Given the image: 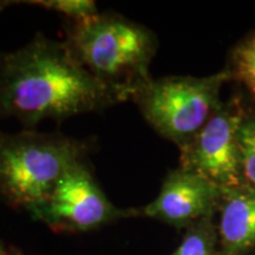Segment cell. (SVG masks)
<instances>
[{
    "label": "cell",
    "mask_w": 255,
    "mask_h": 255,
    "mask_svg": "<svg viewBox=\"0 0 255 255\" xmlns=\"http://www.w3.org/2000/svg\"><path fill=\"white\" fill-rule=\"evenodd\" d=\"M73 56L65 41L37 34L12 52H0V120L31 127L119 104Z\"/></svg>",
    "instance_id": "cell-1"
},
{
    "label": "cell",
    "mask_w": 255,
    "mask_h": 255,
    "mask_svg": "<svg viewBox=\"0 0 255 255\" xmlns=\"http://www.w3.org/2000/svg\"><path fill=\"white\" fill-rule=\"evenodd\" d=\"M65 43L73 56L121 102L152 78L149 66L157 39L141 24L115 13H98L72 21Z\"/></svg>",
    "instance_id": "cell-2"
},
{
    "label": "cell",
    "mask_w": 255,
    "mask_h": 255,
    "mask_svg": "<svg viewBox=\"0 0 255 255\" xmlns=\"http://www.w3.org/2000/svg\"><path fill=\"white\" fill-rule=\"evenodd\" d=\"M88 149L81 139L59 133L0 132V195L31 214L72 165L85 161Z\"/></svg>",
    "instance_id": "cell-3"
},
{
    "label": "cell",
    "mask_w": 255,
    "mask_h": 255,
    "mask_svg": "<svg viewBox=\"0 0 255 255\" xmlns=\"http://www.w3.org/2000/svg\"><path fill=\"white\" fill-rule=\"evenodd\" d=\"M228 81L227 69L206 77L151 78L131 100L156 132L181 148L219 109L221 89Z\"/></svg>",
    "instance_id": "cell-4"
},
{
    "label": "cell",
    "mask_w": 255,
    "mask_h": 255,
    "mask_svg": "<svg viewBox=\"0 0 255 255\" xmlns=\"http://www.w3.org/2000/svg\"><path fill=\"white\" fill-rule=\"evenodd\" d=\"M247 107L240 96L222 102L202 129L180 149V167L220 188L242 186L239 132Z\"/></svg>",
    "instance_id": "cell-5"
},
{
    "label": "cell",
    "mask_w": 255,
    "mask_h": 255,
    "mask_svg": "<svg viewBox=\"0 0 255 255\" xmlns=\"http://www.w3.org/2000/svg\"><path fill=\"white\" fill-rule=\"evenodd\" d=\"M31 215L55 232L83 233L131 216V209L123 210L113 205L96 182L90 168L82 161L60 177Z\"/></svg>",
    "instance_id": "cell-6"
},
{
    "label": "cell",
    "mask_w": 255,
    "mask_h": 255,
    "mask_svg": "<svg viewBox=\"0 0 255 255\" xmlns=\"http://www.w3.org/2000/svg\"><path fill=\"white\" fill-rule=\"evenodd\" d=\"M222 188L190 169L178 167L167 175L154 201L131 215L144 216L174 226L190 228L219 210Z\"/></svg>",
    "instance_id": "cell-7"
},
{
    "label": "cell",
    "mask_w": 255,
    "mask_h": 255,
    "mask_svg": "<svg viewBox=\"0 0 255 255\" xmlns=\"http://www.w3.org/2000/svg\"><path fill=\"white\" fill-rule=\"evenodd\" d=\"M218 213L219 255L255 254V189L222 188Z\"/></svg>",
    "instance_id": "cell-8"
},
{
    "label": "cell",
    "mask_w": 255,
    "mask_h": 255,
    "mask_svg": "<svg viewBox=\"0 0 255 255\" xmlns=\"http://www.w3.org/2000/svg\"><path fill=\"white\" fill-rule=\"evenodd\" d=\"M173 255H219V241L214 216L187 229Z\"/></svg>",
    "instance_id": "cell-9"
},
{
    "label": "cell",
    "mask_w": 255,
    "mask_h": 255,
    "mask_svg": "<svg viewBox=\"0 0 255 255\" xmlns=\"http://www.w3.org/2000/svg\"><path fill=\"white\" fill-rule=\"evenodd\" d=\"M227 70L232 81H237L255 98V32L248 34L232 51Z\"/></svg>",
    "instance_id": "cell-10"
},
{
    "label": "cell",
    "mask_w": 255,
    "mask_h": 255,
    "mask_svg": "<svg viewBox=\"0 0 255 255\" xmlns=\"http://www.w3.org/2000/svg\"><path fill=\"white\" fill-rule=\"evenodd\" d=\"M242 181L255 189V108L247 107L239 132Z\"/></svg>",
    "instance_id": "cell-11"
},
{
    "label": "cell",
    "mask_w": 255,
    "mask_h": 255,
    "mask_svg": "<svg viewBox=\"0 0 255 255\" xmlns=\"http://www.w3.org/2000/svg\"><path fill=\"white\" fill-rule=\"evenodd\" d=\"M24 4L46 8L57 12L71 19V21H82L98 14L97 6L90 0H34V1H21Z\"/></svg>",
    "instance_id": "cell-12"
},
{
    "label": "cell",
    "mask_w": 255,
    "mask_h": 255,
    "mask_svg": "<svg viewBox=\"0 0 255 255\" xmlns=\"http://www.w3.org/2000/svg\"><path fill=\"white\" fill-rule=\"evenodd\" d=\"M14 2L15 1H4V0H2V1H0V12L4 11L7 6H9L11 4H14Z\"/></svg>",
    "instance_id": "cell-13"
},
{
    "label": "cell",
    "mask_w": 255,
    "mask_h": 255,
    "mask_svg": "<svg viewBox=\"0 0 255 255\" xmlns=\"http://www.w3.org/2000/svg\"><path fill=\"white\" fill-rule=\"evenodd\" d=\"M6 254H7V252H6L4 245L0 242V255H6Z\"/></svg>",
    "instance_id": "cell-14"
},
{
    "label": "cell",
    "mask_w": 255,
    "mask_h": 255,
    "mask_svg": "<svg viewBox=\"0 0 255 255\" xmlns=\"http://www.w3.org/2000/svg\"><path fill=\"white\" fill-rule=\"evenodd\" d=\"M6 255H17V254H9V253H7Z\"/></svg>",
    "instance_id": "cell-15"
}]
</instances>
